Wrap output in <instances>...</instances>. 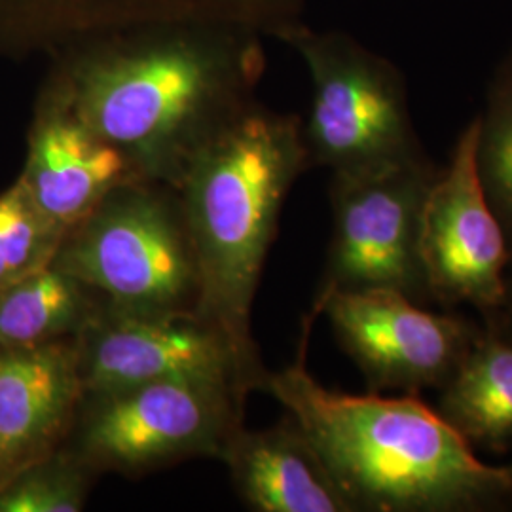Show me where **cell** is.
<instances>
[{"label": "cell", "mask_w": 512, "mask_h": 512, "mask_svg": "<svg viewBox=\"0 0 512 512\" xmlns=\"http://www.w3.org/2000/svg\"><path fill=\"white\" fill-rule=\"evenodd\" d=\"M84 393L76 340L0 349V490L65 446Z\"/></svg>", "instance_id": "7c38bea8"}, {"label": "cell", "mask_w": 512, "mask_h": 512, "mask_svg": "<svg viewBox=\"0 0 512 512\" xmlns=\"http://www.w3.org/2000/svg\"><path fill=\"white\" fill-rule=\"evenodd\" d=\"M437 410L473 448L512 456V340L484 325Z\"/></svg>", "instance_id": "9a60e30c"}, {"label": "cell", "mask_w": 512, "mask_h": 512, "mask_svg": "<svg viewBox=\"0 0 512 512\" xmlns=\"http://www.w3.org/2000/svg\"><path fill=\"white\" fill-rule=\"evenodd\" d=\"M247 397L234 385L190 378L86 391L63 448L97 476L220 459L243 427Z\"/></svg>", "instance_id": "8992f818"}, {"label": "cell", "mask_w": 512, "mask_h": 512, "mask_svg": "<svg viewBox=\"0 0 512 512\" xmlns=\"http://www.w3.org/2000/svg\"><path fill=\"white\" fill-rule=\"evenodd\" d=\"M262 40L222 23L135 25L52 55L42 92L118 148L137 177L177 188L194 156L256 101Z\"/></svg>", "instance_id": "6da1fadb"}, {"label": "cell", "mask_w": 512, "mask_h": 512, "mask_svg": "<svg viewBox=\"0 0 512 512\" xmlns=\"http://www.w3.org/2000/svg\"><path fill=\"white\" fill-rule=\"evenodd\" d=\"M482 323L495 332H499L501 336L512 340V262L507 272V285H505V296L501 306L497 308L494 315L482 319Z\"/></svg>", "instance_id": "ffe728a7"}, {"label": "cell", "mask_w": 512, "mask_h": 512, "mask_svg": "<svg viewBox=\"0 0 512 512\" xmlns=\"http://www.w3.org/2000/svg\"><path fill=\"white\" fill-rule=\"evenodd\" d=\"M281 42L310 73V112L302 120L310 167L357 177L429 158L414 129L406 78L391 59L306 21Z\"/></svg>", "instance_id": "5b68a950"}, {"label": "cell", "mask_w": 512, "mask_h": 512, "mask_svg": "<svg viewBox=\"0 0 512 512\" xmlns=\"http://www.w3.org/2000/svg\"><path fill=\"white\" fill-rule=\"evenodd\" d=\"M306 0H0V59L52 55L84 38L162 21L236 25L281 40Z\"/></svg>", "instance_id": "8fae6325"}, {"label": "cell", "mask_w": 512, "mask_h": 512, "mask_svg": "<svg viewBox=\"0 0 512 512\" xmlns=\"http://www.w3.org/2000/svg\"><path fill=\"white\" fill-rule=\"evenodd\" d=\"M473 120L440 165L421 215L420 256L431 302L475 308L482 319L503 302L511 249L476 169Z\"/></svg>", "instance_id": "9c48e42d"}, {"label": "cell", "mask_w": 512, "mask_h": 512, "mask_svg": "<svg viewBox=\"0 0 512 512\" xmlns=\"http://www.w3.org/2000/svg\"><path fill=\"white\" fill-rule=\"evenodd\" d=\"M97 475L69 452L57 450L14 476L0 490V512H80Z\"/></svg>", "instance_id": "d6986e66"}, {"label": "cell", "mask_w": 512, "mask_h": 512, "mask_svg": "<svg viewBox=\"0 0 512 512\" xmlns=\"http://www.w3.org/2000/svg\"><path fill=\"white\" fill-rule=\"evenodd\" d=\"M105 308L92 287L50 264L0 291V349L76 340Z\"/></svg>", "instance_id": "2e32d148"}, {"label": "cell", "mask_w": 512, "mask_h": 512, "mask_svg": "<svg viewBox=\"0 0 512 512\" xmlns=\"http://www.w3.org/2000/svg\"><path fill=\"white\" fill-rule=\"evenodd\" d=\"M135 315H200V270L177 190L133 179L65 232L54 262Z\"/></svg>", "instance_id": "277c9868"}, {"label": "cell", "mask_w": 512, "mask_h": 512, "mask_svg": "<svg viewBox=\"0 0 512 512\" xmlns=\"http://www.w3.org/2000/svg\"><path fill=\"white\" fill-rule=\"evenodd\" d=\"M439 171L425 158L357 177L330 175L332 238L317 294L391 291L421 306L433 304L420 230Z\"/></svg>", "instance_id": "52a82bcc"}, {"label": "cell", "mask_w": 512, "mask_h": 512, "mask_svg": "<svg viewBox=\"0 0 512 512\" xmlns=\"http://www.w3.org/2000/svg\"><path fill=\"white\" fill-rule=\"evenodd\" d=\"M220 461L256 512H357L311 440L285 412L268 429L241 427Z\"/></svg>", "instance_id": "5bb4252c"}, {"label": "cell", "mask_w": 512, "mask_h": 512, "mask_svg": "<svg viewBox=\"0 0 512 512\" xmlns=\"http://www.w3.org/2000/svg\"><path fill=\"white\" fill-rule=\"evenodd\" d=\"M476 122L478 177L505 230L512 262V48L495 71Z\"/></svg>", "instance_id": "e0dca14e"}, {"label": "cell", "mask_w": 512, "mask_h": 512, "mask_svg": "<svg viewBox=\"0 0 512 512\" xmlns=\"http://www.w3.org/2000/svg\"><path fill=\"white\" fill-rule=\"evenodd\" d=\"M19 179L38 207L69 230L114 188L141 177L118 148L88 128L73 110L40 92Z\"/></svg>", "instance_id": "4fadbf2b"}, {"label": "cell", "mask_w": 512, "mask_h": 512, "mask_svg": "<svg viewBox=\"0 0 512 512\" xmlns=\"http://www.w3.org/2000/svg\"><path fill=\"white\" fill-rule=\"evenodd\" d=\"M338 344L359 366L370 393L420 395L442 389L475 346L482 321L429 311L391 291L317 294Z\"/></svg>", "instance_id": "ba28073f"}, {"label": "cell", "mask_w": 512, "mask_h": 512, "mask_svg": "<svg viewBox=\"0 0 512 512\" xmlns=\"http://www.w3.org/2000/svg\"><path fill=\"white\" fill-rule=\"evenodd\" d=\"M304 317L293 363L264 385L300 425L359 512H499L512 509V463L490 465L418 395H349L308 370Z\"/></svg>", "instance_id": "7a4b0ae2"}, {"label": "cell", "mask_w": 512, "mask_h": 512, "mask_svg": "<svg viewBox=\"0 0 512 512\" xmlns=\"http://www.w3.org/2000/svg\"><path fill=\"white\" fill-rule=\"evenodd\" d=\"M310 169L302 118L253 101L194 156L175 188L200 270V315L268 380L253 338V302L277 222Z\"/></svg>", "instance_id": "3957f363"}, {"label": "cell", "mask_w": 512, "mask_h": 512, "mask_svg": "<svg viewBox=\"0 0 512 512\" xmlns=\"http://www.w3.org/2000/svg\"><path fill=\"white\" fill-rule=\"evenodd\" d=\"M86 391L156 380H209L264 391V380L239 359L228 338L198 313L135 315L105 308L76 338Z\"/></svg>", "instance_id": "30bf717a"}, {"label": "cell", "mask_w": 512, "mask_h": 512, "mask_svg": "<svg viewBox=\"0 0 512 512\" xmlns=\"http://www.w3.org/2000/svg\"><path fill=\"white\" fill-rule=\"evenodd\" d=\"M19 179L0 194V291L50 266L65 238Z\"/></svg>", "instance_id": "ac0fdd59"}]
</instances>
